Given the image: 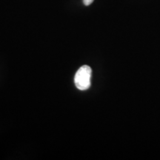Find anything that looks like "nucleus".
Instances as JSON below:
<instances>
[{
  "label": "nucleus",
  "instance_id": "1",
  "mask_svg": "<svg viewBox=\"0 0 160 160\" xmlns=\"http://www.w3.org/2000/svg\"><path fill=\"white\" fill-rule=\"evenodd\" d=\"M92 71L88 65H83L79 68L75 75L74 82L80 91L88 90L91 86Z\"/></svg>",
  "mask_w": 160,
  "mask_h": 160
},
{
  "label": "nucleus",
  "instance_id": "2",
  "mask_svg": "<svg viewBox=\"0 0 160 160\" xmlns=\"http://www.w3.org/2000/svg\"><path fill=\"white\" fill-rule=\"evenodd\" d=\"M94 0H83V2L85 5H90L91 3H93V2Z\"/></svg>",
  "mask_w": 160,
  "mask_h": 160
}]
</instances>
